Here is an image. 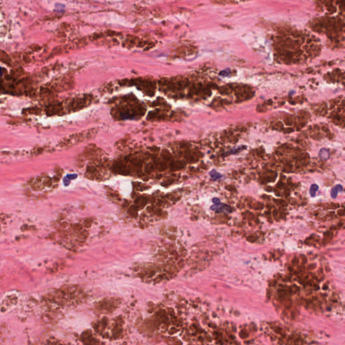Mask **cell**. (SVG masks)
<instances>
[{
  "mask_svg": "<svg viewBox=\"0 0 345 345\" xmlns=\"http://www.w3.org/2000/svg\"><path fill=\"white\" fill-rule=\"evenodd\" d=\"M211 210L216 211V212H231V208L227 204H214L211 207Z\"/></svg>",
  "mask_w": 345,
  "mask_h": 345,
  "instance_id": "6da1fadb",
  "label": "cell"
},
{
  "mask_svg": "<svg viewBox=\"0 0 345 345\" xmlns=\"http://www.w3.org/2000/svg\"><path fill=\"white\" fill-rule=\"evenodd\" d=\"M60 106L59 105H49L46 108V113L48 115H53L57 114L58 112L60 111Z\"/></svg>",
  "mask_w": 345,
  "mask_h": 345,
  "instance_id": "7a4b0ae2",
  "label": "cell"
},
{
  "mask_svg": "<svg viewBox=\"0 0 345 345\" xmlns=\"http://www.w3.org/2000/svg\"><path fill=\"white\" fill-rule=\"evenodd\" d=\"M342 186L341 185H336L335 188H333L331 190V196L332 198H336L338 194V192H341L342 191Z\"/></svg>",
  "mask_w": 345,
  "mask_h": 345,
  "instance_id": "3957f363",
  "label": "cell"
},
{
  "mask_svg": "<svg viewBox=\"0 0 345 345\" xmlns=\"http://www.w3.org/2000/svg\"><path fill=\"white\" fill-rule=\"evenodd\" d=\"M320 157L324 160H327L330 157V152L328 149L322 148L320 150Z\"/></svg>",
  "mask_w": 345,
  "mask_h": 345,
  "instance_id": "277c9868",
  "label": "cell"
},
{
  "mask_svg": "<svg viewBox=\"0 0 345 345\" xmlns=\"http://www.w3.org/2000/svg\"><path fill=\"white\" fill-rule=\"evenodd\" d=\"M210 176H211L212 179H214V180L219 179L220 178L222 177V175H221L220 173L217 172V171H216L215 170H212L211 172L210 173Z\"/></svg>",
  "mask_w": 345,
  "mask_h": 345,
  "instance_id": "5b68a950",
  "label": "cell"
},
{
  "mask_svg": "<svg viewBox=\"0 0 345 345\" xmlns=\"http://www.w3.org/2000/svg\"><path fill=\"white\" fill-rule=\"evenodd\" d=\"M318 188H319L318 185H316V184H313V185H311V188H310V190H309L310 194H311V197H314L316 196V192L318 191Z\"/></svg>",
  "mask_w": 345,
  "mask_h": 345,
  "instance_id": "8992f818",
  "label": "cell"
},
{
  "mask_svg": "<svg viewBox=\"0 0 345 345\" xmlns=\"http://www.w3.org/2000/svg\"><path fill=\"white\" fill-rule=\"evenodd\" d=\"M212 202H213L214 204H218L220 203V199H219L218 198H216V197L213 198V199H212Z\"/></svg>",
  "mask_w": 345,
  "mask_h": 345,
  "instance_id": "52a82bcc",
  "label": "cell"
},
{
  "mask_svg": "<svg viewBox=\"0 0 345 345\" xmlns=\"http://www.w3.org/2000/svg\"><path fill=\"white\" fill-rule=\"evenodd\" d=\"M23 59H24V62H25L26 63H29V62H30V58H29V57H23Z\"/></svg>",
  "mask_w": 345,
  "mask_h": 345,
  "instance_id": "ba28073f",
  "label": "cell"
}]
</instances>
